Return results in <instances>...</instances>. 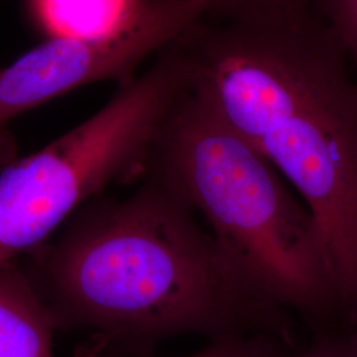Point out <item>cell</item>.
Here are the masks:
<instances>
[{
	"instance_id": "cell-1",
	"label": "cell",
	"mask_w": 357,
	"mask_h": 357,
	"mask_svg": "<svg viewBox=\"0 0 357 357\" xmlns=\"http://www.w3.org/2000/svg\"><path fill=\"white\" fill-rule=\"evenodd\" d=\"M26 271L56 331L153 354L167 339L266 335L296 344L294 317L243 278L180 196L142 178L82 205Z\"/></svg>"
},
{
	"instance_id": "cell-2",
	"label": "cell",
	"mask_w": 357,
	"mask_h": 357,
	"mask_svg": "<svg viewBox=\"0 0 357 357\" xmlns=\"http://www.w3.org/2000/svg\"><path fill=\"white\" fill-rule=\"evenodd\" d=\"M197 90L327 237L357 234V75L319 0L206 13L180 38Z\"/></svg>"
},
{
	"instance_id": "cell-3",
	"label": "cell",
	"mask_w": 357,
	"mask_h": 357,
	"mask_svg": "<svg viewBox=\"0 0 357 357\" xmlns=\"http://www.w3.org/2000/svg\"><path fill=\"white\" fill-rule=\"evenodd\" d=\"M143 178L166 185L190 205L230 264L270 302L314 333L344 328L310 211L192 82L159 130Z\"/></svg>"
},
{
	"instance_id": "cell-4",
	"label": "cell",
	"mask_w": 357,
	"mask_h": 357,
	"mask_svg": "<svg viewBox=\"0 0 357 357\" xmlns=\"http://www.w3.org/2000/svg\"><path fill=\"white\" fill-rule=\"evenodd\" d=\"M191 81L174 41L96 114L0 169V266L47 243L110 185L143 178L153 141Z\"/></svg>"
},
{
	"instance_id": "cell-5",
	"label": "cell",
	"mask_w": 357,
	"mask_h": 357,
	"mask_svg": "<svg viewBox=\"0 0 357 357\" xmlns=\"http://www.w3.org/2000/svg\"><path fill=\"white\" fill-rule=\"evenodd\" d=\"M208 0H147L126 29L101 38H50L0 69V126L72 90L116 79L125 84L209 10Z\"/></svg>"
},
{
	"instance_id": "cell-6",
	"label": "cell",
	"mask_w": 357,
	"mask_h": 357,
	"mask_svg": "<svg viewBox=\"0 0 357 357\" xmlns=\"http://www.w3.org/2000/svg\"><path fill=\"white\" fill-rule=\"evenodd\" d=\"M48 307L26 271L0 266V357H54Z\"/></svg>"
},
{
	"instance_id": "cell-7",
	"label": "cell",
	"mask_w": 357,
	"mask_h": 357,
	"mask_svg": "<svg viewBox=\"0 0 357 357\" xmlns=\"http://www.w3.org/2000/svg\"><path fill=\"white\" fill-rule=\"evenodd\" d=\"M147 0H32L40 28L51 38H101L131 26Z\"/></svg>"
},
{
	"instance_id": "cell-8",
	"label": "cell",
	"mask_w": 357,
	"mask_h": 357,
	"mask_svg": "<svg viewBox=\"0 0 357 357\" xmlns=\"http://www.w3.org/2000/svg\"><path fill=\"white\" fill-rule=\"evenodd\" d=\"M287 344L277 337L266 335L231 336L209 340L200 351L183 357H275ZM72 357H156L153 354H138L116 349L100 339L89 337L84 344L78 345Z\"/></svg>"
},
{
	"instance_id": "cell-9",
	"label": "cell",
	"mask_w": 357,
	"mask_h": 357,
	"mask_svg": "<svg viewBox=\"0 0 357 357\" xmlns=\"http://www.w3.org/2000/svg\"><path fill=\"white\" fill-rule=\"evenodd\" d=\"M275 357H357V328L314 333L306 347H283Z\"/></svg>"
},
{
	"instance_id": "cell-10",
	"label": "cell",
	"mask_w": 357,
	"mask_h": 357,
	"mask_svg": "<svg viewBox=\"0 0 357 357\" xmlns=\"http://www.w3.org/2000/svg\"><path fill=\"white\" fill-rule=\"evenodd\" d=\"M324 3L357 70V0H326Z\"/></svg>"
},
{
	"instance_id": "cell-11",
	"label": "cell",
	"mask_w": 357,
	"mask_h": 357,
	"mask_svg": "<svg viewBox=\"0 0 357 357\" xmlns=\"http://www.w3.org/2000/svg\"><path fill=\"white\" fill-rule=\"evenodd\" d=\"M17 160V146L7 126H0V169Z\"/></svg>"
},
{
	"instance_id": "cell-12",
	"label": "cell",
	"mask_w": 357,
	"mask_h": 357,
	"mask_svg": "<svg viewBox=\"0 0 357 357\" xmlns=\"http://www.w3.org/2000/svg\"><path fill=\"white\" fill-rule=\"evenodd\" d=\"M211 7L209 10L212 11H222V10H229V8H236L246 6L249 3H253L257 0H208Z\"/></svg>"
}]
</instances>
